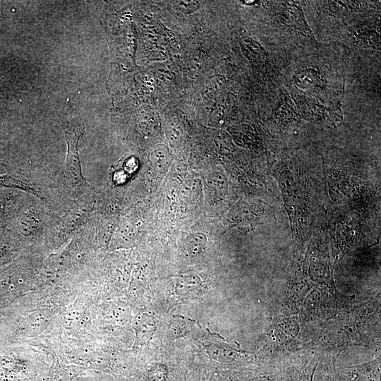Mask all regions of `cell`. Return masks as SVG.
I'll return each instance as SVG.
<instances>
[{
    "label": "cell",
    "mask_w": 381,
    "mask_h": 381,
    "mask_svg": "<svg viewBox=\"0 0 381 381\" xmlns=\"http://www.w3.org/2000/svg\"><path fill=\"white\" fill-rule=\"evenodd\" d=\"M200 286V279L195 275H188L179 279L176 284V292L178 295L186 296H195Z\"/></svg>",
    "instance_id": "7a4b0ae2"
},
{
    "label": "cell",
    "mask_w": 381,
    "mask_h": 381,
    "mask_svg": "<svg viewBox=\"0 0 381 381\" xmlns=\"http://www.w3.org/2000/svg\"><path fill=\"white\" fill-rule=\"evenodd\" d=\"M0 185L9 187L19 188L25 190L34 192V189L28 184L23 183L20 180L15 179L9 176H0Z\"/></svg>",
    "instance_id": "52a82bcc"
},
{
    "label": "cell",
    "mask_w": 381,
    "mask_h": 381,
    "mask_svg": "<svg viewBox=\"0 0 381 381\" xmlns=\"http://www.w3.org/2000/svg\"><path fill=\"white\" fill-rule=\"evenodd\" d=\"M166 375L167 368L162 365H156L150 369L148 376L150 381H164Z\"/></svg>",
    "instance_id": "ba28073f"
},
{
    "label": "cell",
    "mask_w": 381,
    "mask_h": 381,
    "mask_svg": "<svg viewBox=\"0 0 381 381\" xmlns=\"http://www.w3.org/2000/svg\"><path fill=\"white\" fill-rule=\"evenodd\" d=\"M207 182L210 187L218 192L219 193H224L226 190V183L222 176L217 173H213L208 176Z\"/></svg>",
    "instance_id": "5b68a950"
},
{
    "label": "cell",
    "mask_w": 381,
    "mask_h": 381,
    "mask_svg": "<svg viewBox=\"0 0 381 381\" xmlns=\"http://www.w3.org/2000/svg\"><path fill=\"white\" fill-rule=\"evenodd\" d=\"M151 160L157 169L163 170L169 162V149L163 145L157 146L151 155Z\"/></svg>",
    "instance_id": "277c9868"
},
{
    "label": "cell",
    "mask_w": 381,
    "mask_h": 381,
    "mask_svg": "<svg viewBox=\"0 0 381 381\" xmlns=\"http://www.w3.org/2000/svg\"><path fill=\"white\" fill-rule=\"evenodd\" d=\"M169 4L184 13H192L199 8V4L195 1H172Z\"/></svg>",
    "instance_id": "8992f818"
},
{
    "label": "cell",
    "mask_w": 381,
    "mask_h": 381,
    "mask_svg": "<svg viewBox=\"0 0 381 381\" xmlns=\"http://www.w3.org/2000/svg\"><path fill=\"white\" fill-rule=\"evenodd\" d=\"M206 241V237L203 234H191L186 240L184 248L190 254L197 255L203 251Z\"/></svg>",
    "instance_id": "3957f363"
},
{
    "label": "cell",
    "mask_w": 381,
    "mask_h": 381,
    "mask_svg": "<svg viewBox=\"0 0 381 381\" xmlns=\"http://www.w3.org/2000/svg\"><path fill=\"white\" fill-rule=\"evenodd\" d=\"M67 143V153L64 165L65 176L73 186L85 183L82 174L78 155V142L83 135V125L78 122L61 123Z\"/></svg>",
    "instance_id": "6da1fadb"
}]
</instances>
